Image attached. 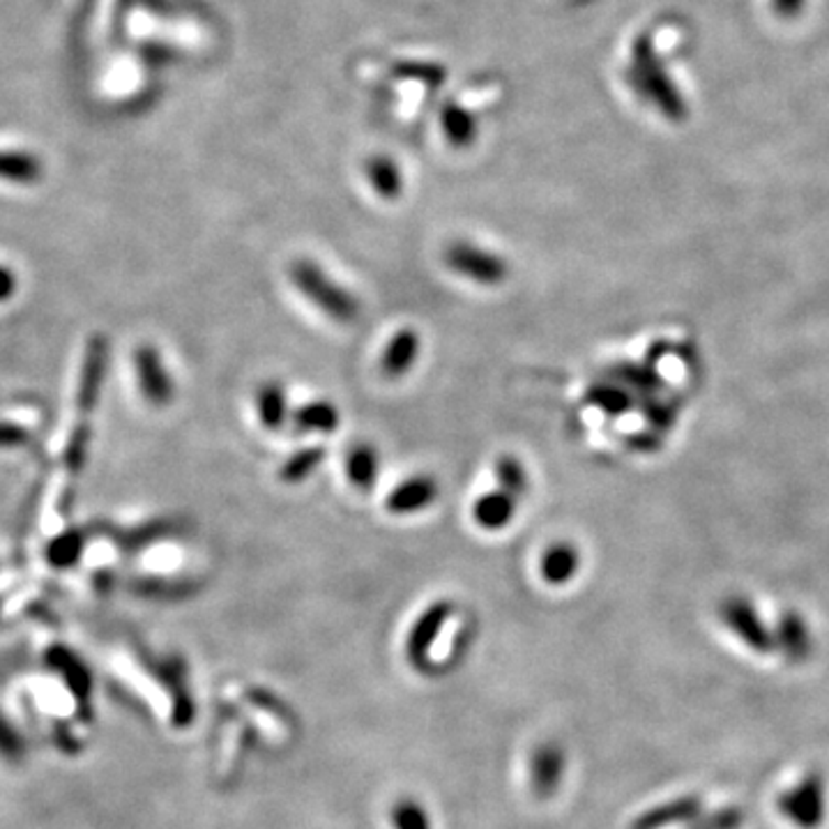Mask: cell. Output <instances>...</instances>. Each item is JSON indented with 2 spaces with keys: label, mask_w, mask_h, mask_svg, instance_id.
Wrapping results in <instances>:
<instances>
[{
  "label": "cell",
  "mask_w": 829,
  "mask_h": 829,
  "mask_svg": "<svg viewBox=\"0 0 829 829\" xmlns=\"http://www.w3.org/2000/svg\"><path fill=\"white\" fill-rule=\"evenodd\" d=\"M443 261L454 275L477 286H500L510 277V263H507L502 254L468 243V240H454V243H449L445 247Z\"/></svg>",
  "instance_id": "2"
},
{
  "label": "cell",
  "mask_w": 829,
  "mask_h": 829,
  "mask_svg": "<svg viewBox=\"0 0 829 829\" xmlns=\"http://www.w3.org/2000/svg\"><path fill=\"white\" fill-rule=\"evenodd\" d=\"M326 457H328L326 447H320V445L302 447L296 454H290V457L284 461L279 477L286 481V485H302V481H307L320 466H323Z\"/></svg>",
  "instance_id": "15"
},
{
  "label": "cell",
  "mask_w": 829,
  "mask_h": 829,
  "mask_svg": "<svg viewBox=\"0 0 829 829\" xmlns=\"http://www.w3.org/2000/svg\"><path fill=\"white\" fill-rule=\"evenodd\" d=\"M440 485L434 475H413L387 493L385 510L394 517H411L417 512L429 510L438 500Z\"/></svg>",
  "instance_id": "3"
},
{
  "label": "cell",
  "mask_w": 829,
  "mask_h": 829,
  "mask_svg": "<svg viewBox=\"0 0 829 829\" xmlns=\"http://www.w3.org/2000/svg\"><path fill=\"white\" fill-rule=\"evenodd\" d=\"M392 822L396 829H432L429 814H426L417 801L401 799L392 809Z\"/></svg>",
  "instance_id": "19"
},
{
  "label": "cell",
  "mask_w": 829,
  "mask_h": 829,
  "mask_svg": "<svg viewBox=\"0 0 829 829\" xmlns=\"http://www.w3.org/2000/svg\"><path fill=\"white\" fill-rule=\"evenodd\" d=\"M42 176L38 159L29 152H0V178L12 182H35Z\"/></svg>",
  "instance_id": "18"
},
{
  "label": "cell",
  "mask_w": 829,
  "mask_h": 829,
  "mask_svg": "<svg viewBox=\"0 0 829 829\" xmlns=\"http://www.w3.org/2000/svg\"><path fill=\"white\" fill-rule=\"evenodd\" d=\"M366 173H369L371 187L376 190V194L387 199V201L396 199L401 194V190H404V184H401V173H398V169H396L392 159H387V157L371 159V162L366 164Z\"/></svg>",
  "instance_id": "17"
},
{
  "label": "cell",
  "mask_w": 829,
  "mask_h": 829,
  "mask_svg": "<svg viewBox=\"0 0 829 829\" xmlns=\"http://www.w3.org/2000/svg\"><path fill=\"white\" fill-rule=\"evenodd\" d=\"M288 279L302 293L305 300L323 311L334 323L349 326L360 318V298L351 288L339 284L320 263L311 258H296L288 265Z\"/></svg>",
  "instance_id": "1"
},
{
  "label": "cell",
  "mask_w": 829,
  "mask_h": 829,
  "mask_svg": "<svg viewBox=\"0 0 829 829\" xmlns=\"http://www.w3.org/2000/svg\"><path fill=\"white\" fill-rule=\"evenodd\" d=\"M256 413L267 432H279L290 417L288 392L279 381H265L256 390Z\"/></svg>",
  "instance_id": "11"
},
{
  "label": "cell",
  "mask_w": 829,
  "mask_h": 829,
  "mask_svg": "<svg viewBox=\"0 0 829 829\" xmlns=\"http://www.w3.org/2000/svg\"><path fill=\"white\" fill-rule=\"evenodd\" d=\"M721 615H724L726 625L740 634L752 648H765L767 646V629L763 620L758 618L756 608L742 597H731L721 604Z\"/></svg>",
  "instance_id": "8"
},
{
  "label": "cell",
  "mask_w": 829,
  "mask_h": 829,
  "mask_svg": "<svg viewBox=\"0 0 829 829\" xmlns=\"http://www.w3.org/2000/svg\"><path fill=\"white\" fill-rule=\"evenodd\" d=\"M581 570V551L572 542H553L540 560V574L549 585H565L576 578Z\"/></svg>",
  "instance_id": "9"
},
{
  "label": "cell",
  "mask_w": 829,
  "mask_h": 829,
  "mask_svg": "<svg viewBox=\"0 0 829 829\" xmlns=\"http://www.w3.org/2000/svg\"><path fill=\"white\" fill-rule=\"evenodd\" d=\"M587 404L599 408L608 417H618L631 411L634 394L620 383H595L585 394Z\"/></svg>",
  "instance_id": "14"
},
{
  "label": "cell",
  "mask_w": 829,
  "mask_h": 829,
  "mask_svg": "<svg viewBox=\"0 0 829 829\" xmlns=\"http://www.w3.org/2000/svg\"><path fill=\"white\" fill-rule=\"evenodd\" d=\"M346 477L358 491H371L381 475V454L369 443H358L346 454Z\"/></svg>",
  "instance_id": "12"
},
{
  "label": "cell",
  "mask_w": 829,
  "mask_h": 829,
  "mask_svg": "<svg viewBox=\"0 0 829 829\" xmlns=\"http://www.w3.org/2000/svg\"><path fill=\"white\" fill-rule=\"evenodd\" d=\"M300 434H334L341 424L339 408L328 398H311L290 415Z\"/></svg>",
  "instance_id": "10"
},
{
  "label": "cell",
  "mask_w": 829,
  "mask_h": 829,
  "mask_svg": "<svg viewBox=\"0 0 829 829\" xmlns=\"http://www.w3.org/2000/svg\"><path fill=\"white\" fill-rule=\"evenodd\" d=\"M805 3H807V0H772V10L777 12L782 19H790V17H797L801 12Z\"/></svg>",
  "instance_id": "21"
},
{
  "label": "cell",
  "mask_w": 829,
  "mask_h": 829,
  "mask_svg": "<svg viewBox=\"0 0 829 829\" xmlns=\"http://www.w3.org/2000/svg\"><path fill=\"white\" fill-rule=\"evenodd\" d=\"M519 510V498L504 493L502 489H491L487 493H481L472 502V521L487 532H498L504 530L514 521V514Z\"/></svg>",
  "instance_id": "6"
},
{
  "label": "cell",
  "mask_w": 829,
  "mask_h": 829,
  "mask_svg": "<svg viewBox=\"0 0 829 829\" xmlns=\"http://www.w3.org/2000/svg\"><path fill=\"white\" fill-rule=\"evenodd\" d=\"M493 472H496V479H498V489H502L504 493H510L519 500L525 496L530 477H528V470L521 464V459L512 457V454H502V457L496 459Z\"/></svg>",
  "instance_id": "16"
},
{
  "label": "cell",
  "mask_w": 829,
  "mask_h": 829,
  "mask_svg": "<svg viewBox=\"0 0 829 829\" xmlns=\"http://www.w3.org/2000/svg\"><path fill=\"white\" fill-rule=\"evenodd\" d=\"M532 786L540 797H549L563 779L565 758L555 744H544L532 756Z\"/></svg>",
  "instance_id": "13"
},
{
  "label": "cell",
  "mask_w": 829,
  "mask_h": 829,
  "mask_svg": "<svg viewBox=\"0 0 829 829\" xmlns=\"http://www.w3.org/2000/svg\"><path fill=\"white\" fill-rule=\"evenodd\" d=\"M454 604L449 599L434 602L429 608H426L419 618L415 620L411 634H408V659L422 668L426 661V655H429L434 640L451 618Z\"/></svg>",
  "instance_id": "4"
},
{
  "label": "cell",
  "mask_w": 829,
  "mask_h": 829,
  "mask_svg": "<svg viewBox=\"0 0 829 829\" xmlns=\"http://www.w3.org/2000/svg\"><path fill=\"white\" fill-rule=\"evenodd\" d=\"M78 546H82V540H78V532H67L65 538L53 542V546L49 549L51 553V560L59 565H67L72 563V560L78 555Z\"/></svg>",
  "instance_id": "20"
},
{
  "label": "cell",
  "mask_w": 829,
  "mask_h": 829,
  "mask_svg": "<svg viewBox=\"0 0 829 829\" xmlns=\"http://www.w3.org/2000/svg\"><path fill=\"white\" fill-rule=\"evenodd\" d=\"M17 290V279L14 275L8 270V267L0 265V302H6L14 296Z\"/></svg>",
  "instance_id": "22"
},
{
  "label": "cell",
  "mask_w": 829,
  "mask_h": 829,
  "mask_svg": "<svg viewBox=\"0 0 829 829\" xmlns=\"http://www.w3.org/2000/svg\"><path fill=\"white\" fill-rule=\"evenodd\" d=\"M137 371H139V383L144 394L152 401L155 406H164L173 396V381L169 376V371L164 369L162 360H159L157 351L152 346H141L137 353Z\"/></svg>",
  "instance_id": "7"
},
{
  "label": "cell",
  "mask_w": 829,
  "mask_h": 829,
  "mask_svg": "<svg viewBox=\"0 0 829 829\" xmlns=\"http://www.w3.org/2000/svg\"><path fill=\"white\" fill-rule=\"evenodd\" d=\"M422 353V337L415 328H401L385 346L381 355V371L390 381L404 379L417 364Z\"/></svg>",
  "instance_id": "5"
}]
</instances>
